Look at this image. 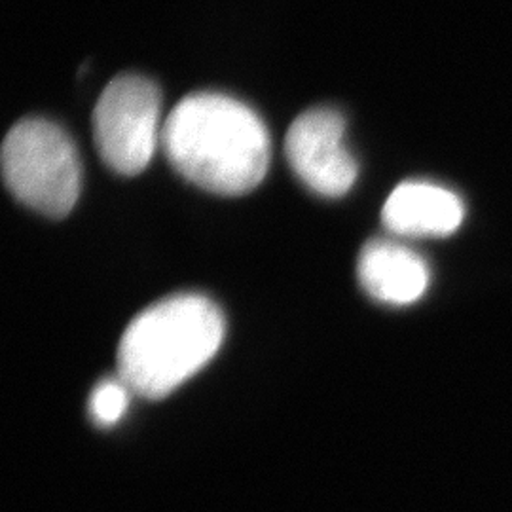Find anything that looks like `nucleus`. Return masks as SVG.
<instances>
[{"label":"nucleus","mask_w":512,"mask_h":512,"mask_svg":"<svg viewBox=\"0 0 512 512\" xmlns=\"http://www.w3.org/2000/svg\"><path fill=\"white\" fill-rule=\"evenodd\" d=\"M357 275L366 293L391 306L414 304L429 285L427 262L412 249L387 239L366 243Z\"/></svg>","instance_id":"7"},{"label":"nucleus","mask_w":512,"mask_h":512,"mask_svg":"<svg viewBox=\"0 0 512 512\" xmlns=\"http://www.w3.org/2000/svg\"><path fill=\"white\" fill-rule=\"evenodd\" d=\"M162 128L167 160L184 179L207 192L241 196L268 173V128L236 97L192 93L169 112Z\"/></svg>","instance_id":"1"},{"label":"nucleus","mask_w":512,"mask_h":512,"mask_svg":"<svg viewBox=\"0 0 512 512\" xmlns=\"http://www.w3.org/2000/svg\"><path fill=\"white\" fill-rule=\"evenodd\" d=\"M129 404V387L120 378L105 380L93 389L90 412L93 420L103 427H110L120 420Z\"/></svg>","instance_id":"8"},{"label":"nucleus","mask_w":512,"mask_h":512,"mask_svg":"<svg viewBox=\"0 0 512 512\" xmlns=\"http://www.w3.org/2000/svg\"><path fill=\"white\" fill-rule=\"evenodd\" d=\"M346 120L338 110L302 112L287 131L285 156L296 177L325 198L348 194L359 167L346 147Z\"/></svg>","instance_id":"5"},{"label":"nucleus","mask_w":512,"mask_h":512,"mask_svg":"<svg viewBox=\"0 0 512 512\" xmlns=\"http://www.w3.org/2000/svg\"><path fill=\"white\" fill-rule=\"evenodd\" d=\"M463 217L465 207L458 194L425 181L399 184L382 211L389 232L414 238L448 236L458 230Z\"/></svg>","instance_id":"6"},{"label":"nucleus","mask_w":512,"mask_h":512,"mask_svg":"<svg viewBox=\"0 0 512 512\" xmlns=\"http://www.w3.org/2000/svg\"><path fill=\"white\" fill-rule=\"evenodd\" d=\"M224 317L202 294H177L139 313L118 346V378L131 393L164 399L219 351Z\"/></svg>","instance_id":"2"},{"label":"nucleus","mask_w":512,"mask_h":512,"mask_svg":"<svg viewBox=\"0 0 512 512\" xmlns=\"http://www.w3.org/2000/svg\"><path fill=\"white\" fill-rule=\"evenodd\" d=\"M162 93L141 74H120L93 110L95 145L112 171L139 175L162 143Z\"/></svg>","instance_id":"4"},{"label":"nucleus","mask_w":512,"mask_h":512,"mask_svg":"<svg viewBox=\"0 0 512 512\" xmlns=\"http://www.w3.org/2000/svg\"><path fill=\"white\" fill-rule=\"evenodd\" d=\"M2 173L19 202L54 219L69 215L80 194V160L73 139L44 118H23L8 131Z\"/></svg>","instance_id":"3"}]
</instances>
